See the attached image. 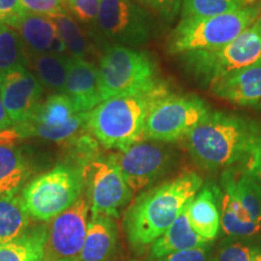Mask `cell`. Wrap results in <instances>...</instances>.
Segmentation results:
<instances>
[{
    "instance_id": "8d00e7d4",
    "label": "cell",
    "mask_w": 261,
    "mask_h": 261,
    "mask_svg": "<svg viewBox=\"0 0 261 261\" xmlns=\"http://www.w3.org/2000/svg\"><path fill=\"white\" fill-rule=\"evenodd\" d=\"M12 126H14V123H12L11 119L6 113L5 108L3 106L2 97H0V132H4V130L11 128Z\"/></svg>"
},
{
    "instance_id": "4fadbf2b",
    "label": "cell",
    "mask_w": 261,
    "mask_h": 261,
    "mask_svg": "<svg viewBox=\"0 0 261 261\" xmlns=\"http://www.w3.org/2000/svg\"><path fill=\"white\" fill-rule=\"evenodd\" d=\"M89 212V198L83 194L69 210L50 221L44 261L79 257L87 232Z\"/></svg>"
},
{
    "instance_id": "ac0fdd59",
    "label": "cell",
    "mask_w": 261,
    "mask_h": 261,
    "mask_svg": "<svg viewBox=\"0 0 261 261\" xmlns=\"http://www.w3.org/2000/svg\"><path fill=\"white\" fill-rule=\"evenodd\" d=\"M234 173L226 171L220 179L218 200L220 201V225L228 236L249 237L261 231V226L249 219L233 189Z\"/></svg>"
},
{
    "instance_id": "836d02e7",
    "label": "cell",
    "mask_w": 261,
    "mask_h": 261,
    "mask_svg": "<svg viewBox=\"0 0 261 261\" xmlns=\"http://www.w3.org/2000/svg\"><path fill=\"white\" fill-rule=\"evenodd\" d=\"M182 0H151V9H154L167 22H172L181 10Z\"/></svg>"
},
{
    "instance_id": "ffe728a7",
    "label": "cell",
    "mask_w": 261,
    "mask_h": 261,
    "mask_svg": "<svg viewBox=\"0 0 261 261\" xmlns=\"http://www.w3.org/2000/svg\"><path fill=\"white\" fill-rule=\"evenodd\" d=\"M117 227L114 218L91 217L79 261H107L115 252Z\"/></svg>"
},
{
    "instance_id": "7a4b0ae2",
    "label": "cell",
    "mask_w": 261,
    "mask_h": 261,
    "mask_svg": "<svg viewBox=\"0 0 261 261\" xmlns=\"http://www.w3.org/2000/svg\"><path fill=\"white\" fill-rule=\"evenodd\" d=\"M168 94V85L158 79L143 89L104 100L89 112L87 128L104 148L121 151L144 140L150 112Z\"/></svg>"
},
{
    "instance_id": "e0dca14e",
    "label": "cell",
    "mask_w": 261,
    "mask_h": 261,
    "mask_svg": "<svg viewBox=\"0 0 261 261\" xmlns=\"http://www.w3.org/2000/svg\"><path fill=\"white\" fill-rule=\"evenodd\" d=\"M63 94L69 98L80 113H89L102 103L97 65L89 60L70 57Z\"/></svg>"
},
{
    "instance_id": "ab89813d",
    "label": "cell",
    "mask_w": 261,
    "mask_h": 261,
    "mask_svg": "<svg viewBox=\"0 0 261 261\" xmlns=\"http://www.w3.org/2000/svg\"><path fill=\"white\" fill-rule=\"evenodd\" d=\"M136 2H139V3H142V4H144L146 6H149V8H151V0H136Z\"/></svg>"
},
{
    "instance_id": "f1b7e54d",
    "label": "cell",
    "mask_w": 261,
    "mask_h": 261,
    "mask_svg": "<svg viewBox=\"0 0 261 261\" xmlns=\"http://www.w3.org/2000/svg\"><path fill=\"white\" fill-rule=\"evenodd\" d=\"M241 9L236 0H182L181 19L205 18Z\"/></svg>"
},
{
    "instance_id": "3957f363",
    "label": "cell",
    "mask_w": 261,
    "mask_h": 261,
    "mask_svg": "<svg viewBox=\"0 0 261 261\" xmlns=\"http://www.w3.org/2000/svg\"><path fill=\"white\" fill-rule=\"evenodd\" d=\"M261 136L259 126L225 112H211L185 137V145L201 167L218 169L246 161Z\"/></svg>"
},
{
    "instance_id": "52a82bcc",
    "label": "cell",
    "mask_w": 261,
    "mask_h": 261,
    "mask_svg": "<svg viewBox=\"0 0 261 261\" xmlns=\"http://www.w3.org/2000/svg\"><path fill=\"white\" fill-rule=\"evenodd\" d=\"M158 80L156 65L145 52L112 45L98 64V86L102 102L133 92Z\"/></svg>"
},
{
    "instance_id": "b9f144b4",
    "label": "cell",
    "mask_w": 261,
    "mask_h": 261,
    "mask_svg": "<svg viewBox=\"0 0 261 261\" xmlns=\"http://www.w3.org/2000/svg\"><path fill=\"white\" fill-rule=\"evenodd\" d=\"M259 129H260V133H261V126H259Z\"/></svg>"
},
{
    "instance_id": "44dd1931",
    "label": "cell",
    "mask_w": 261,
    "mask_h": 261,
    "mask_svg": "<svg viewBox=\"0 0 261 261\" xmlns=\"http://www.w3.org/2000/svg\"><path fill=\"white\" fill-rule=\"evenodd\" d=\"M187 213L195 232L210 242L213 241L220 228L218 188L205 187L198 191L187 207Z\"/></svg>"
},
{
    "instance_id": "603a6c76",
    "label": "cell",
    "mask_w": 261,
    "mask_h": 261,
    "mask_svg": "<svg viewBox=\"0 0 261 261\" xmlns=\"http://www.w3.org/2000/svg\"><path fill=\"white\" fill-rule=\"evenodd\" d=\"M28 67L42 87L64 93L65 81L69 69L70 56L56 54H29L27 52Z\"/></svg>"
},
{
    "instance_id": "30bf717a",
    "label": "cell",
    "mask_w": 261,
    "mask_h": 261,
    "mask_svg": "<svg viewBox=\"0 0 261 261\" xmlns=\"http://www.w3.org/2000/svg\"><path fill=\"white\" fill-rule=\"evenodd\" d=\"M96 27L102 37L120 46H138L150 40L155 19L133 0H102Z\"/></svg>"
},
{
    "instance_id": "7c38bea8",
    "label": "cell",
    "mask_w": 261,
    "mask_h": 261,
    "mask_svg": "<svg viewBox=\"0 0 261 261\" xmlns=\"http://www.w3.org/2000/svg\"><path fill=\"white\" fill-rule=\"evenodd\" d=\"M108 159L121 172L132 192L150 187L168 171L172 165V152L162 143L143 140Z\"/></svg>"
},
{
    "instance_id": "7402d4cb",
    "label": "cell",
    "mask_w": 261,
    "mask_h": 261,
    "mask_svg": "<svg viewBox=\"0 0 261 261\" xmlns=\"http://www.w3.org/2000/svg\"><path fill=\"white\" fill-rule=\"evenodd\" d=\"M208 243L210 241L202 238L191 227L185 210L167 231L150 246V255L152 259L158 260L171 253L205 247Z\"/></svg>"
},
{
    "instance_id": "8fae6325",
    "label": "cell",
    "mask_w": 261,
    "mask_h": 261,
    "mask_svg": "<svg viewBox=\"0 0 261 261\" xmlns=\"http://www.w3.org/2000/svg\"><path fill=\"white\" fill-rule=\"evenodd\" d=\"M81 171L87 182L91 217L117 218L133 194L119 168L108 158H96Z\"/></svg>"
},
{
    "instance_id": "2e32d148",
    "label": "cell",
    "mask_w": 261,
    "mask_h": 261,
    "mask_svg": "<svg viewBox=\"0 0 261 261\" xmlns=\"http://www.w3.org/2000/svg\"><path fill=\"white\" fill-rule=\"evenodd\" d=\"M211 91L236 106L261 109V61L217 81Z\"/></svg>"
},
{
    "instance_id": "e575fe53",
    "label": "cell",
    "mask_w": 261,
    "mask_h": 261,
    "mask_svg": "<svg viewBox=\"0 0 261 261\" xmlns=\"http://www.w3.org/2000/svg\"><path fill=\"white\" fill-rule=\"evenodd\" d=\"M246 173L261 184V136L248 154L246 160Z\"/></svg>"
},
{
    "instance_id": "1f68e13d",
    "label": "cell",
    "mask_w": 261,
    "mask_h": 261,
    "mask_svg": "<svg viewBox=\"0 0 261 261\" xmlns=\"http://www.w3.org/2000/svg\"><path fill=\"white\" fill-rule=\"evenodd\" d=\"M254 253L255 250L246 244L232 243L220 250L218 261H253Z\"/></svg>"
},
{
    "instance_id": "4dcf8cb0",
    "label": "cell",
    "mask_w": 261,
    "mask_h": 261,
    "mask_svg": "<svg viewBox=\"0 0 261 261\" xmlns=\"http://www.w3.org/2000/svg\"><path fill=\"white\" fill-rule=\"evenodd\" d=\"M24 12L41 16L63 14L68 11L67 0H19Z\"/></svg>"
},
{
    "instance_id": "8992f818",
    "label": "cell",
    "mask_w": 261,
    "mask_h": 261,
    "mask_svg": "<svg viewBox=\"0 0 261 261\" xmlns=\"http://www.w3.org/2000/svg\"><path fill=\"white\" fill-rule=\"evenodd\" d=\"M84 187L81 168L58 165L24 185L22 203L33 219L51 221L69 210L84 194Z\"/></svg>"
},
{
    "instance_id": "d4e9b609",
    "label": "cell",
    "mask_w": 261,
    "mask_h": 261,
    "mask_svg": "<svg viewBox=\"0 0 261 261\" xmlns=\"http://www.w3.org/2000/svg\"><path fill=\"white\" fill-rule=\"evenodd\" d=\"M31 215L18 192L0 195V246L15 240L28 230Z\"/></svg>"
},
{
    "instance_id": "cb8c5ba5",
    "label": "cell",
    "mask_w": 261,
    "mask_h": 261,
    "mask_svg": "<svg viewBox=\"0 0 261 261\" xmlns=\"http://www.w3.org/2000/svg\"><path fill=\"white\" fill-rule=\"evenodd\" d=\"M47 226L28 228L21 236L0 246V261H44Z\"/></svg>"
},
{
    "instance_id": "d590c367",
    "label": "cell",
    "mask_w": 261,
    "mask_h": 261,
    "mask_svg": "<svg viewBox=\"0 0 261 261\" xmlns=\"http://www.w3.org/2000/svg\"><path fill=\"white\" fill-rule=\"evenodd\" d=\"M207 260V249L205 247L194 248V249L180 250L171 253L168 255L160 257L156 261H205Z\"/></svg>"
},
{
    "instance_id": "74e56055",
    "label": "cell",
    "mask_w": 261,
    "mask_h": 261,
    "mask_svg": "<svg viewBox=\"0 0 261 261\" xmlns=\"http://www.w3.org/2000/svg\"><path fill=\"white\" fill-rule=\"evenodd\" d=\"M236 2L238 3V5H240L241 8H248V6L256 4V3L260 2V0H236Z\"/></svg>"
},
{
    "instance_id": "9a60e30c",
    "label": "cell",
    "mask_w": 261,
    "mask_h": 261,
    "mask_svg": "<svg viewBox=\"0 0 261 261\" xmlns=\"http://www.w3.org/2000/svg\"><path fill=\"white\" fill-rule=\"evenodd\" d=\"M16 32L29 54L67 55L54 19L48 16L24 12L14 24Z\"/></svg>"
},
{
    "instance_id": "d6a6232c",
    "label": "cell",
    "mask_w": 261,
    "mask_h": 261,
    "mask_svg": "<svg viewBox=\"0 0 261 261\" xmlns=\"http://www.w3.org/2000/svg\"><path fill=\"white\" fill-rule=\"evenodd\" d=\"M24 14L19 0H0V23L14 27Z\"/></svg>"
},
{
    "instance_id": "5bb4252c",
    "label": "cell",
    "mask_w": 261,
    "mask_h": 261,
    "mask_svg": "<svg viewBox=\"0 0 261 261\" xmlns=\"http://www.w3.org/2000/svg\"><path fill=\"white\" fill-rule=\"evenodd\" d=\"M44 87L27 67H18L0 76V97L14 125L23 122L41 102Z\"/></svg>"
},
{
    "instance_id": "5b68a950",
    "label": "cell",
    "mask_w": 261,
    "mask_h": 261,
    "mask_svg": "<svg viewBox=\"0 0 261 261\" xmlns=\"http://www.w3.org/2000/svg\"><path fill=\"white\" fill-rule=\"evenodd\" d=\"M260 18L261 9L248 6L213 17L180 19L171 34L169 52L181 55L225 46Z\"/></svg>"
},
{
    "instance_id": "ba28073f",
    "label": "cell",
    "mask_w": 261,
    "mask_h": 261,
    "mask_svg": "<svg viewBox=\"0 0 261 261\" xmlns=\"http://www.w3.org/2000/svg\"><path fill=\"white\" fill-rule=\"evenodd\" d=\"M89 113H80L63 93H54L38 104L23 122L11 127L18 138L37 137L47 142L65 144L87 128Z\"/></svg>"
},
{
    "instance_id": "9c48e42d",
    "label": "cell",
    "mask_w": 261,
    "mask_h": 261,
    "mask_svg": "<svg viewBox=\"0 0 261 261\" xmlns=\"http://www.w3.org/2000/svg\"><path fill=\"white\" fill-rule=\"evenodd\" d=\"M210 113V108L200 97L168 94L150 112L144 140L171 143L184 139Z\"/></svg>"
},
{
    "instance_id": "f546056e",
    "label": "cell",
    "mask_w": 261,
    "mask_h": 261,
    "mask_svg": "<svg viewBox=\"0 0 261 261\" xmlns=\"http://www.w3.org/2000/svg\"><path fill=\"white\" fill-rule=\"evenodd\" d=\"M102 0H67L68 12L84 24L96 23Z\"/></svg>"
},
{
    "instance_id": "484cf974",
    "label": "cell",
    "mask_w": 261,
    "mask_h": 261,
    "mask_svg": "<svg viewBox=\"0 0 261 261\" xmlns=\"http://www.w3.org/2000/svg\"><path fill=\"white\" fill-rule=\"evenodd\" d=\"M51 18L56 24L67 54L73 58L87 60V57L92 54L93 45L91 44L89 35L79 24V22L68 11L51 16Z\"/></svg>"
},
{
    "instance_id": "6da1fadb",
    "label": "cell",
    "mask_w": 261,
    "mask_h": 261,
    "mask_svg": "<svg viewBox=\"0 0 261 261\" xmlns=\"http://www.w3.org/2000/svg\"><path fill=\"white\" fill-rule=\"evenodd\" d=\"M202 178L185 172L140 194L123 215V227L137 252L151 246L187 210L201 190Z\"/></svg>"
},
{
    "instance_id": "83f0119b",
    "label": "cell",
    "mask_w": 261,
    "mask_h": 261,
    "mask_svg": "<svg viewBox=\"0 0 261 261\" xmlns=\"http://www.w3.org/2000/svg\"><path fill=\"white\" fill-rule=\"evenodd\" d=\"M233 189L238 201L249 219L261 226V184L255 179L248 175L246 172L242 174H234Z\"/></svg>"
},
{
    "instance_id": "4316f807",
    "label": "cell",
    "mask_w": 261,
    "mask_h": 261,
    "mask_svg": "<svg viewBox=\"0 0 261 261\" xmlns=\"http://www.w3.org/2000/svg\"><path fill=\"white\" fill-rule=\"evenodd\" d=\"M18 67H27V51L18 33L0 23V76Z\"/></svg>"
},
{
    "instance_id": "d6986e66",
    "label": "cell",
    "mask_w": 261,
    "mask_h": 261,
    "mask_svg": "<svg viewBox=\"0 0 261 261\" xmlns=\"http://www.w3.org/2000/svg\"><path fill=\"white\" fill-rule=\"evenodd\" d=\"M11 128L0 132V195L18 192L31 174L27 160L16 148Z\"/></svg>"
},
{
    "instance_id": "277c9868",
    "label": "cell",
    "mask_w": 261,
    "mask_h": 261,
    "mask_svg": "<svg viewBox=\"0 0 261 261\" xmlns=\"http://www.w3.org/2000/svg\"><path fill=\"white\" fill-rule=\"evenodd\" d=\"M196 80L213 85L261 61V18L225 46L180 55Z\"/></svg>"
},
{
    "instance_id": "60d3db41",
    "label": "cell",
    "mask_w": 261,
    "mask_h": 261,
    "mask_svg": "<svg viewBox=\"0 0 261 261\" xmlns=\"http://www.w3.org/2000/svg\"><path fill=\"white\" fill-rule=\"evenodd\" d=\"M58 261H79V259H62V260H58Z\"/></svg>"
},
{
    "instance_id": "f35d334b",
    "label": "cell",
    "mask_w": 261,
    "mask_h": 261,
    "mask_svg": "<svg viewBox=\"0 0 261 261\" xmlns=\"http://www.w3.org/2000/svg\"><path fill=\"white\" fill-rule=\"evenodd\" d=\"M253 261H261V252H257V250H255V253H254Z\"/></svg>"
}]
</instances>
